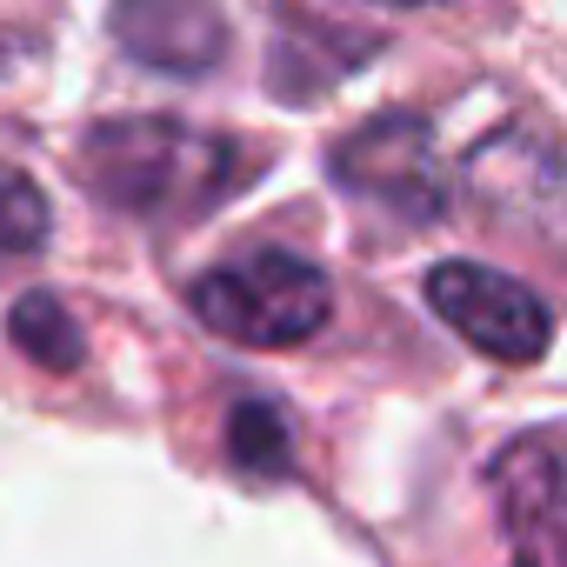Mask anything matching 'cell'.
Instances as JSON below:
<instances>
[{
	"label": "cell",
	"instance_id": "obj_1",
	"mask_svg": "<svg viewBox=\"0 0 567 567\" xmlns=\"http://www.w3.org/2000/svg\"><path fill=\"white\" fill-rule=\"evenodd\" d=\"M87 181L127 214L194 220L247 181V161L234 141L194 134L181 121H114L87 134Z\"/></svg>",
	"mask_w": 567,
	"mask_h": 567
},
{
	"label": "cell",
	"instance_id": "obj_2",
	"mask_svg": "<svg viewBox=\"0 0 567 567\" xmlns=\"http://www.w3.org/2000/svg\"><path fill=\"white\" fill-rule=\"evenodd\" d=\"M194 315L234 348H301L328 328L334 288L301 254H240L194 280Z\"/></svg>",
	"mask_w": 567,
	"mask_h": 567
},
{
	"label": "cell",
	"instance_id": "obj_3",
	"mask_svg": "<svg viewBox=\"0 0 567 567\" xmlns=\"http://www.w3.org/2000/svg\"><path fill=\"white\" fill-rule=\"evenodd\" d=\"M427 301H434V315H441L467 348H481L487 361L527 368V361L547 354L554 321H547L540 295H527L520 280H507V274H494V267H474V260L434 267V274H427Z\"/></svg>",
	"mask_w": 567,
	"mask_h": 567
},
{
	"label": "cell",
	"instance_id": "obj_4",
	"mask_svg": "<svg viewBox=\"0 0 567 567\" xmlns=\"http://www.w3.org/2000/svg\"><path fill=\"white\" fill-rule=\"evenodd\" d=\"M494 501L514 567H567V461L547 441H514L494 461Z\"/></svg>",
	"mask_w": 567,
	"mask_h": 567
},
{
	"label": "cell",
	"instance_id": "obj_5",
	"mask_svg": "<svg viewBox=\"0 0 567 567\" xmlns=\"http://www.w3.org/2000/svg\"><path fill=\"white\" fill-rule=\"evenodd\" d=\"M341 181L368 200H388L401 207L408 220H427L441 214V174H434V134L427 121L414 114H394V121H374L361 127L341 154H334Z\"/></svg>",
	"mask_w": 567,
	"mask_h": 567
},
{
	"label": "cell",
	"instance_id": "obj_6",
	"mask_svg": "<svg viewBox=\"0 0 567 567\" xmlns=\"http://www.w3.org/2000/svg\"><path fill=\"white\" fill-rule=\"evenodd\" d=\"M114 41L167 74H207L227 48L214 0H114Z\"/></svg>",
	"mask_w": 567,
	"mask_h": 567
},
{
	"label": "cell",
	"instance_id": "obj_7",
	"mask_svg": "<svg viewBox=\"0 0 567 567\" xmlns=\"http://www.w3.org/2000/svg\"><path fill=\"white\" fill-rule=\"evenodd\" d=\"M8 334H14V348H21L34 368H48V374H68V368H81V354H87L81 321H74L54 295H21L14 315H8Z\"/></svg>",
	"mask_w": 567,
	"mask_h": 567
},
{
	"label": "cell",
	"instance_id": "obj_8",
	"mask_svg": "<svg viewBox=\"0 0 567 567\" xmlns=\"http://www.w3.org/2000/svg\"><path fill=\"white\" fill-rule=\"evenodd\" d=\"M41 247H48V194L21 167H0V267Z\"/></svg>",
	"mask_w": 567,
	"mask_h": 567
},
{
	"label": "cell",
	"instance_id": "obj_9",
	"mask_svg": "<svg viewBox=\"0 0 567 567\" xmlns=\"http://www.w3.org/2000/svg\"><path fill=\"white\" fill-rule=\"evenodd\" d=\"M234 454H240L247 467H274L280 454H288L280 414H267V408H240V414H234Z\"/></svg>",
	"mask_w": 567,
	"mask_h": 567
},
{
	"label": "cell",
	"instance_id": "obj_10",
	"mask_svg": "<svg viewBox=\"0 0 567 567\" xmlns=\"http://www.w3.org/2000/svg\"><path fill=\"white\" fill-rule=\"evenodd\" d=\"M388 8H441V0H388Z\"/></svg>",
	"mask_w": 567,
	"mask_h": 567
}]
</instances>
